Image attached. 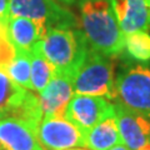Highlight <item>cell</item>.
<instances>
[{
	"label": "cell",
	"instance_id": "6da1fadb",
	"mask_svg": "<svg viewBox=\"0 0 150 150\" xmlns=\"http://www.w3.org/2000/svg\"><path fill=\"white\" fill-rule=\"evenodd\" d=\"M79 26L89 48L103 55H119L125 48V34L110 0H81Z\"/></svg>",
	"mask_w": 150,
	"mask_h": 150
},
{
	"label": "cell",
	"instance_id": "7a4b0ae2",
	"mask_svg": "<svg viewBox=\"0 0 150 150\" xmlns=\"http://www.w3.org/2000/svg\"><path fill=\"white\" fill-rule=\"evenodd\" d=\"M40 48L55 71L74 78L86 56L89 45L80 29H49Z\"/></svg>",
	"mask_w": 150,
	"mask_h": 150
},
{
	"label": "cell",
	"instance_id": "3957f363",
	"mask_svg": "<svg viewBox=\"0 0 150 150\" xmlns=\"http://www.w3.org/2000/svg\"><path fill=\"white\" fill-rule=\"evenodd\" d=\"M74 94L101 96L108 100H116L114 64L98 51L89 48L80 68L73 78Z\"/></svg>",
	"mask_w": 150,
	"mask_h": 150
},
{
	"label": "cell",
	"instance_id": "277c9868",
	"mask_svg": "<svg viewBox=\"0 0 150 150\" xmlns=\"http://www.w3.org/2000/svg\"><path fill=\"white\" fill-rule=\"evenodd\" d=\"M10 16L28 18L46 29L76 28V16L56 0H10Z\"/></svg>",
	"mask_w": 150,
	"mask_h": 150
},
{
	"label": "cell",
	"instance_id": "5b68a950",
	"mask_svg": "<svg viewBox=\"0 0 150 150\" xmlns=\"http://www.w3.org/2000/svg\"><path fill=\"white\" fill-rule=\"evenodd\" d=\"M115 88L121 104L150 119V67L135 65L123 70L115 79Z\"/></svg>",
	"mask_w": 150,
	"mask_h": 150
},
{
	"label": "cell",
	"instance_id": "8992f818",
	"mask_svg": "<svg viewBox=\"0 0 150 150\" xmlns=\"http://www.w3.org/2000/svg\"><path fill=\"white\" fill-rule=\"evenodd\" d=\"M38 140L43 150H69L85 146V131L62 116H44Z\"/></svg>",
	"mask_w": 150,
	"mask_h": 150
},
{
	"label": "cell",
	"instance_id": "52a82bcc",
	"mask_svg": "<svg viewBox=\"0 0 150 150\" xmlns=\"http://www.w3.org/2000/svg\"><path fill=\"white\" fill-rule=\"evenodd\" d=\"M112 116H115V105L108 99L79 94H74L64 114L65 119L83 131H88L96 124Z\"/></svg>",
	"mask_w": 150,
	"mask_h": 150
},
{
	"label": "cell",
	"instance_id": "ba28073f",
	"mask_svg": "<svg viewBox=\"0 0 150 150\" xmlns=\"http://www.w3.org/2000/svg\"><path fill=\"white\" fill-rule=\"evenodd\" d=\"M115 119L121 142L130 150H139L150 142V119L123 104H115Z\"/></svg>",
	"mask_w": 150,
	"mask_h": 150
},
{
	"label": "cell",
	"instance_id": "9c48e42d",
	"mask_svg": "<svg viewBox=\"0 0 150 150\" xmlns=\"http://www.w3.org/2000/svg\"><path fill=\"white\" fill-rule=\"evenodd\" d=\"M1 150H43L38 140V131L15 116L0 118Z\"/></svg>",
	"mask_w": 150,
	"mask_h": 150
},
{
	"label": "cell",
	"instance_id": "30bf717a",
	"mask_svg": "<svg viewBox=\"0 0 150 150\" xmlns=\"http://www.w3.org/2000/svg\"><path fill=\"white\" fill-rule=\"evenodd\" d=\"M39 94V103L44 116L64 118L65 109L74 96L73 78L55 73L50 83Z\"/></svg>",
	"mask_w": 150,
	"mask_h": 150
},
{
	"label": "cell",
	"instance_id": "8fae6325",
	"mask_svg": "<svg viewBox=\"0 0 150 150\" xmlns=\"http://www.w3.org/2000/svg\"><path fill=\"white\" fill-rule=\"evenodd\" d=\"M124 34L150 29V8L146 0H110Z\"/></svg>",
	"mask_w": 150,
	"mask_h": 150
},
{
	"label": "cell",
	"instance_id": "7c38bea8",
	"mask_svg": "<svg viewBox=\"0 0 150 150\" xmlns=\"http://www.w3.org/2000/svg\"><path fill=\"white\" fill-rule=\"evenodd\" d=\"M48 29L28 18L9 16L6 23L8 39L15 50L30 51L36 43L44 39Z\"/></svg>",
	"mask_w": 150,
	"mask_h": 150
},
{
	"label": "cell",
	"instance_id": "4fadbf2b",
	"mask_svg": "<svg viewBox=\"0 0 150 150\" xmlns=\"http://www.w3.org/2000/svg\"><path fill=\"white\" fill-rule=\"evenodd\" d=\"M121 142L115 116L108 118L85 131V146L90 150H110Z\"/></svg>",
	"mask_w": 150,
	"mask_h": 150
},
{
	"label": "cell",
	"instance_id": "5bb4252c",
	"mask_svg": "<svg viewBox=\"0 0 150 150\" xmlns=\"http://www.w3.org/2000/svg\"><path fill=\"white\" fill-rule=\"evenodd\" d=\"M28 90L14 83L0 67V115L13 116L18 108L24 101Z\"/></svg>",
	"mask_w": 150,
	"mask_h": 150
},
{
	"label": "cell",
	"instance_id": "9a60e30c",
	"mask_svg": "<svg viewBox=\"0 0 150 150\" xmlns=\"http://www.w3.org/2000/svg\"><path fill=\"white\" fill-rule=\"evenodd\" d=\"M29 55L31 63V90L41 93L55 75V68L44 55L40 48V41L33 46Z\"/></svg>",
	"mask_w": 150,
	"mask_h": 150
},
{
	"label": "cell",
	"instance_id": "2e32d148",
	"mask_svg": "<svg viewBox=\"0 0 150 150\" xmlns=\"http://www.w3.org/2000/svg\"><path fill=\"white\" fill-rule=\"evenodd\" d=\"M11 80L26 90H31V63L29 51L15 50V55L5 68Z\"/></svg>",
	"mask_w": 150,
	"mask_h": 150
},
{
	"label": "cell",
	"instance_id": "e0dca14e",
	"mask_svg": "<svg viewBox=\"0 0 150 150\" xmlns=\"http://www.w3.org/2000/svg\"><path fill=\"white\" fill-rule=\"evenodd\" d=\"M126 53L138 62L150 60V34L148 31H137L125 35Z\"/></svg>",
	"mask_w": 150,
	"mask_h": 150
},
{
	"label": "cell",
	"instance_id": "ac0fdd59",
	"mask_svg": "<svg viewBox=\"0 0 150 150\" xmlns=\"http://www.w3.org/2000/svg\"><path fill=\"white\" fill-rule=\"evenodd\" d=\"M15 55V49L8 39V35H0V67L5 68Z\"/></svg>",
	"mask_w": 150,
	"mask_h": 150
},
{
	"label": "cell",
	"instance_id": "d6986e66",
	"mask_svg": "<svg viewBox=\"0 0 150 150\" xmlns=\"http://www.w3.org/2000/svg\"><path fill=\"white\" fill-rule=\"evenodd\" d=\"M10 16V0H0V21L6 26Z\"/></svg>",
	"mask_w": 150,
	"mask_h": 150
},
{
	"label": "cell",
	"instance_id": "ffe728a7",
	"mask_svg": "<svg viewBox=\"0 0 150 150\" xmlns=\"http://www.w3.org/2000/svg\"><path fill=\"white\" fill-rule=\"evenodd\" d=\"M110 150H130V149H128L124 144L120 143V144H118V145H115V146H112Z\"/></svg>",
	"mask_w": 150,
	"mask_h": 150
},
{
	"label": "cell",
	"instance_id": "44dd1931",
	"mask_svg": "<svg viewBox=\"0 0 150 150\" xmlns=\"http://www.w3.org/2000/svg\"><path fill=\"white\" fill-rule=\"evenodd\" d=\"M0 35H8L6 34V26L0 21Z\"/></svg>",
	"mask_w": 150,
	"mask_h": 150
},
{
	"label": "cell",
	"instance_id": "7402d4cb",
	"mask_svg": "<svg viewBox=\"0 0 150 150\" xmlns=\"http://www.w3.org/2000/svg\"><path fill=\"white\" fill-rule=\"evenodd\" d=\"M56 1H60L63 4H67V5H73L75 3V0H56Z\"/></svg>",
	"mask_w": 150,
	"mask_h": 150
},
{
	"label": "cell",
	"instance_id": "603a6c76",
	"mask_svg": "<svg viewBox=\"0 0 150 150\" xmlns=\"http://www.w3.org/2000/svg\"><path fill=\"white\" fill-rule=\"evenodd\" d=\"M139 150H150V142H149L148 144H145L144 146H143L142 149H139Z\"/></svg>",
	"mask_w": 150,
	"mask_h": 150
},
{
	"label": "cell",
	"instance_id": "cb8c5ba5",
	"mask_svg": "<svg viewBox=\"0 0 150 150\" xmlns=\"http://www.w3.org/2000/svg\"><path fill=\"white\" fill-rule=\"evenodd\" d=\"M69 150H85V149H80V148H74V149H69Z\"/></svg>",
	"mask_w": 150,
	"mask_h": 150
},
{
	"label": "cell",
	"instance_id": "d4e9b609",
	"mask_svg": "<svg viewBox=\"0 0 150 150\" xmlns=\"http://www.w3.org/2000/svg\"><path fill=\"white\" fill-rule=\"evenodd\" d=\"M146 1H148V4H149V8H150V0H146Z\"/></svg>",
	"mask_w": 150,
	"mask_h": 150
},
{
	"label": "cell",
	"instance_id": "484cf974",
	"mask_svg": "<svg viewBox=\"0 0 150 150\" xmlns=\"http://www.w3.org/2000/svg\"><path fill=\"white\" fill-rule=\"evenodd\" d=\"M0 118H3V116H1V115H0Z\"/></svg>",
	"mask_w": 150,
	"mask_h": 150
},
{
	"label": "cell",
	"instance_id": "4316f807",
	"mask_svg": "<svg viewBox=\"0 0 150 150\" xmlns=\"http://www.w3.org/2000/svg\"><path fill=\"white\" fill-rule=\"evenodd\" d=\"M0 150H1V149H0Z\"/></svg>",
	"mask_w": 150,
	"mask_h": 150
}]
</instances>
